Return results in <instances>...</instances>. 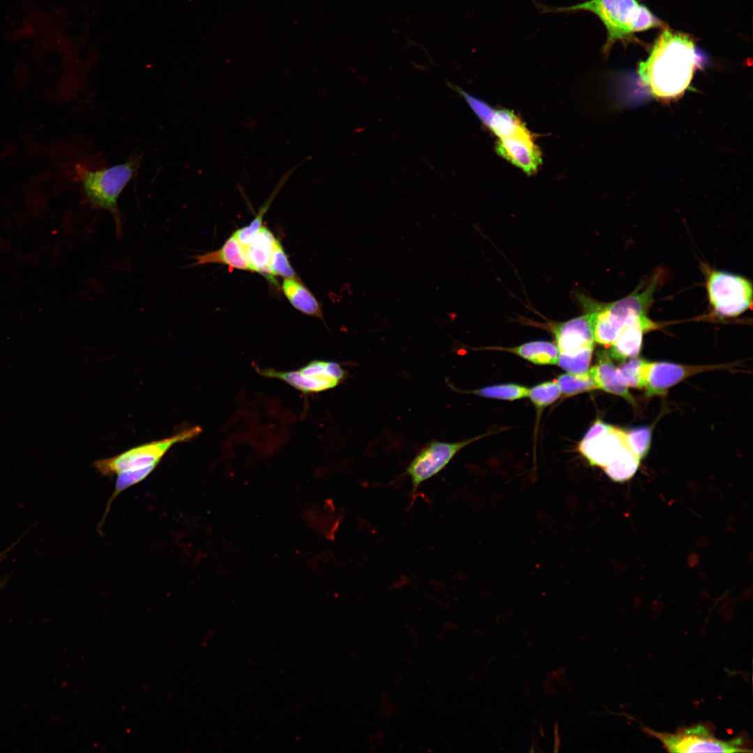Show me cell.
<instances>
[{"mask_svg": "<svg viewBox=\"0 0 753 753\" xmlns=\"http://www.w3.org/2000/svg\"><path fill=\"white\" fill-rule=\"evenodd\" d=\"M561 395L555 380L540 383L529 389L528 396L538 408L545 407L554 402Z\"/></svg>", "mask_w": 753, "mask_h": 753, "instance_id": "obj_27", "label": "cell"}, {"mask_svg": "<svg viewBox=\"0 0 753 753\" xmlns=\"http://www.w3.org/2000/svg\"><path fill=\"white\" fill-rule=\"evenodd\" d=\"M482 436L458 442L433 441L425 446L410 462L404 473L410 479L412 494L423 482L443 470L459 450Z\"/></svg>", "mask_w": 753, "mask_h": 753, "instance_id": "obj_9", "label": "cell"}, {"mask_svg": "<svg viewBox=\"0 0 753 753\" xmlns=\"http://www.w3.org/2000/svg\"><path fill=\"white\" fill-rule=\"evenodd\" d=\"M627 446L626 432L597 420L578 446L580 453L591 466L604 469Z\"/></svg>", "mask_w": 753, "mask_h": 753, "instance_id": "obj_10", "label": "cell"}, {"mask_svg": "<svg viewBox=\"0 0 753 753\" xmlns=\"http://www.w3.org/2000/svg\"><path fill=\"white\" fill-rule=\"evenodd\" d=\"M282 290L296 309L305 314L322 319L321 303L300 280L284 278Z\"/></svg>", "mask_w": 753, "mask_h": 753, "instance_id": "obj_18", "label": "cell"}, {"mask_svg": "<svg viewBox=\"0 0 753 753\" xmlns=\"http://www.w3.org/2000/svg\"><path fill=\"white\" fill-rule=\"evenodd\" d=\"M726 365H687L668 362H644V388L649 397L664 395L672 386L699 373Z\"/></svg>", "mask_w": 753, "mask_h": 753, "instance_id": "obj_11", "label": "cell"}, {"mask_svg": "<svg viewBox=\"0 0 753 753\" xmlns=\"http://www.w3.org/2000/svg\"><path fill=\"white\" fill-rule=\"evenodd\" d=\"M304 161L297 166L293 167L291 169L287 171L280 181L275 185L273 191L270 195L268 199L261 207L259 213L255 218L247 226L238 229L232 234L236 238L239 244L243 248H247L255 238L258 232L262 227L263 217L265 213L267 211L269 206L275 198V195L279 192L280 189L284 185L286 181L292 174V172L300 165H301Z\"/></svg>", "mask_w": 753, "mask_h": 753, "instance_id": "obj_20", "label": "cell"}, {"mask_svg": "<svg viewBox=\"0 0 753 753\" xmlns=\"http://www.w3.org/2000/svg\"><path fill=\"white\" fill-rule=\"evenodd\" d=\"M195 261L190 266L208 264H222L231 268L252 271L247 260L245 249L239 244L233 234L218 250L207 252L191 257Z\"/></svg>", "mask_w": 753, "mask_h": 753, "instance_id": "obj_17", "label": "cell"}, {"mask_svg": "<svg viewBox=\"0 0 753 753\" xmlns=\"http://www.w3.org/2000/svg\"><path fill=\"white\" fill-rule=\"evenodd\" d=\"M502 349L538 365H556L559 353L556 345L547 341H533Z\"/></svg>", "mask_w": 753, "mask_h": 753, "instance_id": "obj_19", "label": "cell"}, {"mask_svg": "<svg viewBox=\"0 0 753 753\" xmlns=\"http://www.w3.org/2000/svg\"><path fill=\"white\" fill-rule=\"evenodd\" d=\"M645 360L637 357L624 361L618 368L628 387L644 388L643 368Z\"/></svg>", "mask_w": 753, "mask_h": 753, "instance_id": "obj_29", "label": "cell"}, {"mask_svg": "<svg viewBox=\"0 0 753 753\" xmlns=\"http://www.w3.org/2000/svg\"><path fill=\"white\" fill-rule=\"evenodd\" d=\"M698 65L695 43L687 33L664 27L638 75L649 93L659 99L676 98L690 86Z\"/></svg>", "mask_w": 753, "mask_h": 753, "instance_id": "obj_1", "label": "cell"}, {"mask_svg": "<svg viewBox=\"0 0 753 753\" xmlns=\"http://www.w3.org/2000/svg\"><path fill=\"white\" fill-rule=\"evenodd\" d=\"M540 7V10L547 13L586 11L596 15L607 31V39L602 47L605 55L609 54L617 42L627 45L638 41L634 36L636 32L664 27L663 22L637 0H588L565 7Z\"/></svg>", "mask_w": 753, "mask_h": 753, "instance_id": "obj_2", "label": "cell"}, {"mask_svg": "<svg viewBox=\"0 0 753 753\" xmlns=\"http://www.w3.org/2000/svg\"><path fill=\"white\" fill-rule=\"evenodd\" d=\"M658 328L659 324L651 320L648 315L639 318L626 326L616 341L609 347V356L621 361L637 357L641 349L644 333Z\"/></svg>", "mask_w": 753, "mask_h": 753, "instance_id": "obj_14", "label": "cell"}, {"mask_svg": "<svg viewBox=\"0 0 753 753\" xmlns=\"http://www.w3.org/2000/svg\"><path fill=\"white\" fill-rule=\"evenodd\" d=\"M553 331L559 353H572L594 348L593 328L587 312L557 324Z\"/></svg>", "mask_w": 753, "mask_h": 753, "instance_id": "obj_13", "label": "cell"}, {"mask_svg": "<svg viewBox=\"0 0 753 753\" xmlns=\"http://www.w3.org/2000/svg\"><path fill=\"white\" fill-rule=\"evenodd\" d=\"M276 239L267 227L262 226L253 241L244 248L252 272L261 274L275 285L277 283L271 271L270 259Z\"/></svg>", "mask_w": 753, "mask_h": 753, "instance_id": "obj_15", "label": "cell"}, {"mask_svg": "<svg viewBox=\"0 0 753 753\" xmlns=\"http://www.w3.org/2000/svg\"><path fill=\"white\" fill-rule=\"evenodd\" d=\"M201 431L199 426L192 427L169 437L132 448L116 456L98 459L94 462V466L101 474L112 476L151 465L158 466L174 445L193 439Z\"/></svg>", "mask_w": 753, "mask_h": 753, "instance_id": "obj_7", "label": "cell"}, {"mask_svg": "<svg viewBox=\"0 0 753 753\" xmlns=\"http://www.w3.org/2000/svg\"><path fill=\"white\" fill-rule=\"evenodd\" d=\"M496 151L528 174L535 173L541 163L540 152L525 127L511 136L499 139Z\"/></svg>", "mask_w": 753, "mask_h": 753, "instance_id": "obj_12", "label": "cell"}, {"mask_svg": "<svg viewBox=\"0 0 753 753\" xmlns=\"http://www.w3.org/2000/svg\"><path fill=\"white\" fill-rule=\"evenodd\" d=\"M644 731L657 739L669 752H751L743 736L729 740L717 738L708 725L683 727L674 733L660 732L644 727Z\"/></svg>", "mask_w": 753, "mask_h": 753, "instance_id": "obj_6", "label": "cell"}, {"mask_svg": "<svg viewBox=\"0 0 753 753\" xmlns=\"http://www.w3.org/2000/svg\"><path fill=\"white\" fill-rule=\"evenodd\" d=\"M487 127L501 139L517 133L524 128V126L514 113L501 109L495 110Z\"/></svg>", "mask_w": 753, "mask_h": 753, "instance_id": "obj_22", "label": "cell"}, {"mask_svg": "<svg viewBox=\"0 0 753 753\" xmlns=\"http://www.w3.org/2000/svg\"><path fill=\"white\" fill-rule=\"evenodd\" d=\"M564 396H572L583 392L598 389L589 372L585 374L566 373L555 379Z\"/></svg>", "mask_w": 753, "mask_h": 753, "instance_id": "obj_23", "label": "cell"}, {"mask_svg": "<svg viewBox=\"0 0 753 753\" xmlns=\"http://www.w3.org/2000/svg\"><path fill=\"white\" fill-rule=\"evenodd\" d=\"M156 466L157 465H151L144 468L127 471L117 474L118 477L116 478L115 488L107 505V510L103 517L101 525L103 524L105 518L109 512V507L114 499L116 496H118L119 494L123 491L126 490V489L134 485L139 483V482L147 478L155 469Z\"/></svg>", "mask_w": 753, "mask_h": 753, "instance_id": "obj_26", "label": "cell"}, {"mask_svg": "<svg viewBox=\"0 0 753 753\" xmlns=\"http://www.w3.org/2000/svg\"><path fill=\"white\" fill-rule=\"evenodd\" d=\"M600 357L598 363L588 371L598 389L621 396L630 404H635L628 386L609 355L602 354Z\"/></svg>", "mask_w": 753, "mask_h": 753, "instance_id": "obj_16", "label": "cell"}, {"mask_svg": "<svg viewBox=\"0 0 753 753\" xmlns=\"http://www.w3.org/2000/svg\"><path fill=\"white\" fill-rule=\"evenodd\" d=\"M628 442L638 456L641 459L644 458L650 448L651 440V429L648 427H641L626 432Z\"/></svg>", "mask_w": 753, "mask_h": 753, "instance_id": "obj_30", "label": "cell"}, {"mask_svg": "<svg viewBox=\"0 0 753 753\" xmlns=\"http://www.w3.org/2000/svg\"><path fill=\"white\" fill-rule=\"evenodd\" d=\"M661 273H655L632 293L618 301L608 303L586 298L581 301L591 319L595 342L611 346L626 326L647 315L662 279Z\"/></svg>", "mask_w": 753, "mask_h": 753, "instance_id": "obj_3", "label": "cell"}, {"mask_svg": "<svg viewBox=\"0 0 753 753\" xmlns=\"http://www.w3.org/2000/svg\"><path fill=\"white\" fill-rule=\"evenodd\" d=\"M709 305L719 318L736 317L751 309L752 284L743 276L703 265Z\"/></svg>", "mask_w": 753, "mask_h": 753, "instance_id": "obj_5", "label": "cell"}, {"mask_svg": "<svg viewBox=\"0 0 753 753\" xmlns=\"http://www.w3.org/2000/svg\"><path fill=\"white\" fill-rule=\"evenodd\" d=\"M593 347L586 348L572 353H559L557 365L569 373L585 374L589 371Z\"/></svg>", "mask_w": 753, "mask_h": 753, "instance_id": "obj_25", "label": "cell"}, {"mask_svg": "<svg viewBox=\"0 0 753 753\" xmlns=\"http://www.w3.org/2000/svg\"><path fill=\"white\" fill-rule=\"evenodd\" d=\"M142 158V155L135 153L126 162L112 167L96 170L81 165L76 167L88 201L93 208L106 210L112 215L119 236L121 234L122 223L118 199L126 185L137 174Z\"/></svg>", "mask_w": 753, "mask_h": 753, "instance_id": "obj_4", "label": "cell"}, {"mask_svg": "<svg viewBox=\"0 0 753 753\" xmlns=\"http://www.w3.org/2000/svg\"><path fill=\"white\" fill-rule=\"evenodd\" d=\"M254 368L261 376L275 379L291 386L303 394L317 393L334 388L347 378V372L335 361L314 360L291 371H278L273 368Z\"/></svg>", "mask_w": 753, "mask_h": 753, "instance_id": "obj_8", "label": "cell"}, {"mask_svg": "<svg viewBox=\"0 0 753 753\" xmlns=\"http://www.w3.org/2000/svg\"><path fill=\"white\" fill-rule=\"evenodd\" d=\"M270 268L274 276L280 275L284 278L299 280L278 239H276L272 250Z\"/></svg>", "mask_w": 753, "mask_h": 753, "instance_id": "obj_28", "label": "cell"}, {"mask_svg": "<svg viewBox=\"0 0 753 753\" xmlns=\"http://www.w3.org/2000/svg\"><path fill=\"white\" fill-rule=\"evenodd\" d=\"M528 391L529 389L525 386L506 383L487 386L468 393L487 398L515 400L527 397Z\"/></svg>", "mask_w": 753, "mask_h": 753, "instance_id": "obj_24", "label": "cell"}, {"mask_svg": "<svg viewBox=\"0 0 753 753\" xmlns=\"http://www.w3.org/2000/svg\"><path fill=\"white\" fill-rule=\"evenodd\" d=\"M641 459L630 446H625L617 457L603 469L607 476L615 482H623L636 473Z\"/></svg>", "mask_w": 753, "mask_h": 753, "instance_id": "obj_21", "label": "cell"}]
</instances>
